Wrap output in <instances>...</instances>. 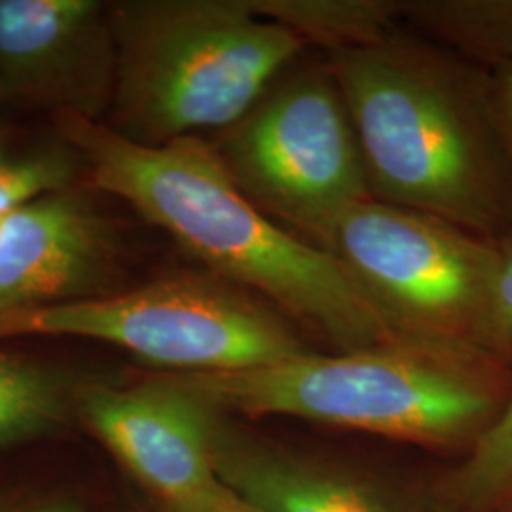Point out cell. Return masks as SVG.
Returning <instances> with one entry per match:
<instances>
[{"label": "cell", "instance_id": "cell-1", "mask_svg": "<svg viewBox=\"0 0 512 512\" xmlns=\"http://www.w3.org/2000/svg\"><path fill=\"white\" fill-rule=\"evenodd\" d=\"M59 120L93 186L128 202L215 277L258 294L338 351L403 338L334 256L270 219L239 190L213 145L183 137L148 147L78 114Z\"/></svg>", "mask_w": 512, "mask_h": 512}, {"label": "cell", "instance_id": "cell-2", "mask_svg": "<svg viewBox=\"0 0 512 512\" xmlns=\"http://www.w3.org/2000/svg\"><path fill=\"white\" fill-rule=\"evenodd\" d=\"M365 158L370 196L480 238L512 232V160L492 73L393 35L329 55Z\"/></svg>", "mask_w": 512, "mask_h": 512}, {"label": "cell", "instance_id": "cell-3", "mask_svg": "<svg viewBox=\"0 0 512 512\" xmlns=\"http://www.w3.org/2000/svg\"><path fill=\"white\" fill-rule=\"evenodd\" d=\"M226 414L289 416L423 446H473L512 395L486 349L403 336L236 372L173 374Z\"/></svg>", "mask_w": 512, "mask_h": 512}, {"label": "cell", "instance_id": "cell-4", "mask_svg": "<svg viewBox=\"0 0 512 512\" xmlns=\"http://www.w3.org/2000/svg\"><path fill=\"white\" fill-rule=\"evenodd\" d=\"M109 16L114 131L148 147L232 128L306 48L251 0H135Z\"/></svg>", "mask_w": 512, "mask_h": 512}, {"label": "cell", "instance_id": "cell-5", "mask_svg": "<svg viewBox=\"0 0 512 512\" xmlns=\"http://www.w3.org/2000/svg\"><path fill=\"white\" fill-rule=\"evenodd\" d=\"M18 336L99 340L173 374L251 370L311 353L283 313L215 275L0 315V338Z\"/></svg>", "mask_w": 512, "mask_h": 512}, {"label": "cell", "instance_id": "cell-6", "mask_svg": "<svg viewBox=\"0 0 512 512\" xmlns=\"http://www.w3.org/2000/svg\"><path fill=\"white\" fill-rule=\"evenodd\" d=\"M239 190L325 251L338 220L370 196L365 158L330 67L277 80L217 145Z\"/></svg>", "mask_w": 512, "mask_h": 512}, {"label": "cell", "instance_id": "cell-7", "mask_svg": "<svg viewBox=\"0 0 512 512\" xmlns=\"http://www.w3.org/2000/svg\"><path fill=\"white\" fill-rule=\"evenodd\" d=\"M325 251L404 336L482 348L494 239L368 198L338 220Z\"/></svg>", "mask_w": 512, "mask_h": 512}, {"label": "cell", "instance_id": "cell-8", "mask_svg": "<svg viewBox=\"0 0 512 512\" xmlns=\"http://www.w3.org/2000/svg\"><path fill=\"white\" fill-rule=\"evenodd\" d=\"M78 418L164 509L184 507L219 490L213 435L219 408L162 374L143 384H88Z\"/></svg>", "mask_w": 512, "mask_h": 512}, {"label": "cell", "instance_id": "cell-9", "mask_svg": "<svg viewBox=\"0 0 512 512\" xmlns=\"http://www.w3.org/2000/svg\"><path fill=\"white\" fill-rule=\"evenodd\" d=\"M109 10L93 0H0V99L95 116L114 93Z\"/></svg>", "mask_w": 512, "mask_h": 512}, {"label": "cell", "instance_id": "cell-10", "mask_svg": "<svg viewBox=\"0 0 512 512\" xmlns=\"http://www.w3.org/2000/svg\"><path fill=\"white\" fill-rule=\"evenodd\" d=\"M105 260V228L73 194L19 207L0 217V315L80 300Z\"/></svg>", "mask_w": 512, "mask_h": 512}, {"label": "cell", "instance_id": "cell-11", "mask_svg": "<svg viewBox=\"0 0 512 512\" xmlns=\"http://www.w3.org/2000/svg\"><path fill=\"white\" fill-rule=\"evenodd\" d=\"M213 459L220 484L260 512H418L361 476L249 437L222 410Z\"/></svg>", "mask_w": 512, "mask_h": 512}, {"label": "cell", "instance_id": "cell-12", "mask_svg": "<svg viewBox=\"0 0 512 512\" xmlns=\"http://www.w3.org/2000/svg\"><path fill=\"white\" fill-rule=\"evenodd\" d=\"M86 384L52 366L0 353V448L54 435L78 418Z\"/></svg>", "mask_w": 512, "mask_h": 512}, {"label": "cell", "instance_id": "cell-13", "mask_svg": "<svg viewBox=\"0 0 512 512\" xmlns=\"http://www.w3.org/2000/svg\"><path fill=\"white\" fill-rule=\"evenodd\" d=\"M256 14L330 54L365 48L397 35L395 0H251Z\"/></svg>", "mask_w": 512, "mask_h": 512}, {"label": "cell", "instance_id": "cell-14", "mask_svg": "<svg viewBox=\"0 0 512 512\" xmlns=\"http://www.w3.org/2000/svg\"><path fill=\"white\" fill-rule=\"evenodd\" d=\"M401 16L473 65L512 61V0H414L401 2Z\"/></svg>", "mask_w": 512, "mask_h": 512}, {"label": "cell", "instance_id": "cell-15", "mask_svg": "<svg viewBox=\"0 0 512 512\" xmlns=\"http://www.w3.org/2000/svg\"><path fill=\"white\" fill-rule=\"evenodd\" d=\"M444 497L456 512L512 509V395L450 475Z\"/></svg>", "mask_w": 512, "mask_h": 512}, {"label": "cell", "instance_id": "cell-16", "mask_svg": "<svg viewBox=\"0 0 512 512\" xmlns=\"http://www.w3.org/2000/svg\"><path fill=\"white\" fill-rule=\"evenodd\" d=\"M71 160L65 152L10 154L0 147V217L65 190L76 171Z\"/></svg>", "mask_w": 512, "mask_h": 512}, {"label": "cell", "instance_id": "cell-17", "mask_svg": "<svg viewBox=\"0 0 512 512\" xmlns=\"http://www.w3.org/2000/svg\"><path fill=\"white\" fill-rule=\"evenodd\" d=\"M494 279L482 327L480 346L505 365H512V232L495 239Z\"/></svg>", "mask_w": 512, "mask_h": 512}, {"label": "cell", "instance_id": "cell-18", "mask_svg": "<svg viewBox=\"0 0 512 512\" xmlns=\"http://www.w3.org/2000/svg\"><path fill=\"white\" fill-rule=\"evenodd\" d=\"M492 73V84H494L495 107L499 124L505 135V143L509 148L512 160V61L497 67Z\"/></svg>", "mask_w": 512, "mask_h": 512}, {"label": "cell", "instance_id": "cell-19", "mask_svg": "<svg viewBox=\"0 0 512 512\" xmlns=\"http://www.w3.org/2000/svg\"><path fill=\"white\" fill-rule=\"evenodd\" d=\"M164 512H260L241 497L230 492L226 486H220L215 494L205 497L202 501L184 505V507H171Z\"/></svg>", "mask_w": 512, "mask_h": 512}, {"label": "cell", "instance_id": "cell-20", "mask_svg": "<svg viewBox=\"0 0 512 512\" xmlns=\"http://www.w3.org/2000/svg\"><path fill=\"white\" fill-rule=\"evenodd\" d=\"M0 512H86L73 499H31L8 501L0 499Z\"/></svg>", "mask_w": 512, "mask_h": 512}]
</instances>
